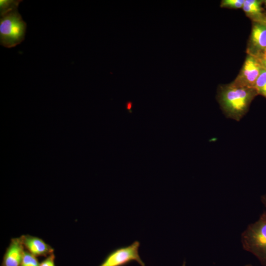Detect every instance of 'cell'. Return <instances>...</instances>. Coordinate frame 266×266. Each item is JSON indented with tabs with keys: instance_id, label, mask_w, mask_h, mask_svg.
I'll list each match as a JSON object with an SVG mask.
<instances>
[{
	"instance_id": "1",
	"label": "cell",
	"mask_w": 266,
	"mask_h": 266,
	"mask_svg": "<svg viewBox=\"0 0 266 266\" xmlns=\"http://www.w3.org/2000/svg\"><path fill=\"white\" fill-rule=\"evenodd\" d=\"M257 95L254 88L238 87L230 83L220 87L218 100L225 115L238 121L246 113Z\"/></svg>"
},
{
	"instance_id": "2",
	"label": "cell",
	"mask_w": 266,
	"mask_h": 266,
	"mask_svg": "<svg viewBox=\"0 0 266 266\" xmlns=\"http://www.w3.org/2000/svg\"><path fill=\"white\" fill-rule=\"evenodd\" d=\"M243 249L256 257L261 264L266 266V211L258 219L248 225L241 234Z\"/></svg>"
},
{
	"instance_id": "3",
	"label": "cell",
	"mask_w": 266,
	"mask_h": 266,
	"mask_svg": "<svg viewBox=\"0 0 266 266\" xmlns=\"http://www.w3.org/2000/svg\"><path fill=\"white\" fill-rule=\"evenodd\" d=\"M27 24L17 10L0 16V43L6 48H12L25 39Z\"/></svg>"
},
{
	"instance_id": "4",
	"label": "cell",
	"mask_w": 266,
	"mask_h": 266,
	"mask_svg": "<svg viewBox=\"0 0 266 266\" xmlns=\"http://www.w3.org/2000/svg\"><path fill=\"white\" fill-rule=\"evenodd\" d=\"M139 246L140 242L136 240L130 245L117 248L111 251L99 266H125L133 261L145 266L138 253Z\"/></svg>"
},
{
	"instance_id": "5",
	"label": "cell",
	"mask_w": 266,
	"mask_h": 266,
	"mask_svg": "<svg viewBox=\"0 0 266 266\" xmlns=\"http://www.w3.org/2000/svg\"><path fill=\"white\" fill-rule=\"evenodd\" d=\"M262 68L258 57L248 54L238 75L231 83L238 87L254 88Z\"/></svg>"
},
{
	"instance_id": "6",
	"label": "cell",
	"mask_w": 266,
	"mask_h": 266,
	"mask_svg": "<svg viewBox=\"0 0 266 266\" xmlns=\"http://www.w3.org/2000/svg\"><path fill=\"white\" fill-rule=\"evenodd\" d=\"M266 50V23L256 22L252 27L247 46L248 54L258 57Z\"/></svg>"
},
{
	"instance_id": "7",
	"label": "cell",
	"mask_w": 266,
	"mask_h": 266,
	"mask_svg": "<svg viewBox=\"0 0 266 266\" xmlns=\"http://www.w3.org/2000/svg\"><path fill=\"white\" fill-rule=\"evenodd\" d=\"M27 251L35 256H45L54 253V249L42 239L29 234L20 236Z\"/></svg>"
},
{
	"instance_id": "8",
	"label": "cell",
	"mask_w": 266,
	"mask_h": 266,
	"mask_svg": "<svg viewBox=\"0 0 266 266\" xmlns=\"http://www.w3.org/2000/svg\"><path fill=\"white\" fill-rule=\"evenodd\" d=\"M25 251L20 237L12 238L3 256V266H20Z\"/></svg>"
},
{
	"instance_id": "9",
	"label": "cell",
	"mask_w": 266,
	"mask_h": 266,
	"mask_svg": "<svg viewBox=\"0 0 266 266\" xmlns=\"http://www.w3.org/2000/svg\"><path fill=\"white\" fill-rule=\"evenodd\" d=\"M262 3L261 0H245L242 6L247 16L256 22H265L262 12Z\"/></svg>"
},
{
	"instance_id": "10",
	"label": "cell",
	"mask_w": 266,
	"mask_h": 266,
	"mask_svg": "<svg viewBox=\"0 0 266 266\" xmlns=\"http://www.w3.org/2000/svg\"><path fill=\"white\" fill-rule=\"evenodd\" d=\"M254 88L256 89L258 94H260L266 98V70L263 67L256 81Z\"/></svg>"
},
{
	"instance_id": "11",
	"label": "cell",
	"mask_w": 266,
	"mask_h": 266,
	"mask_svg": "<svg viewBox=\"0 0 266 266\" xmlns=\"http://www.w3.org/2000/svg\"><path fill=\"white\" fill-rule=\"evenodd\" d=\"M22 0H0V16L13 10H17Z\"/></svg>"
},
{
	"instance_id": "12",
	"label": "cell",
	"mask_w": 266,
	"mask_h": 266,
	"mask_svg": "<svg viewBox=\"0 0 266 266\" xmlns=\"http://www.w3.org/2000/svg\"><path fill=\"white\" fill-rule=\"evenodd\" d=\"M37 258L27 250H25L20 266H39Z\"/></svg>"
},
{
	"instance_id": "13",
	"label": "cell",
	"mask_w": 266,
	"mask_h": 266,
	"mask_svg": "<svg viewBox=\"0 0 266 266\" xmlns=\"http://www.w3.org/2000/svg\"><path fill=\"white\" fill-rule=\"evenodd\" d=\"M244 1L245 0H223L220 6L222 7L240 8H242Z\"/></svg>"
},
{
	"instance_id": "14",
	"label": "cell",
	"mask_w": 266,
	"mask_h": 266,
	"mask_svg": "<svg viewBox=\"0 0 266 266\" xmlns=\"http://www.w3.org/2000/svg\"><path fill=\"white\" fill-rule=\"evenodd\" d=\"M39 266H55L54 254L52 253L47 256L46 259L40 263Z\"/></svg>"
},
{
	"instance_id": "15",
	"label": "cell",
	"mask_w": 266,
	"mask_h": 266,
	"mask_svg": "<svg viewBox=\"0 0 266 266\" xmlns=\"http://www.w3.org/2000/svg\"><path fill=\"white\" fill-rule=\"evenodd\" d=\"M262 67L266 70V54H263L258 57Z\"/></svg>"
},
{
	"instance_id": "16",
	"label": "cell",
	"mask_w": 266,
	"mask_h": 266,
	"mask_svg": "<svg viewBox=\"0 0 266 266\" xmlns=\"http://www.w3.org/2000/svg\"><path fill=\"white\" fill-rule=\"evenodd\" d=\"M261 201L263 205L266 208V194L261 197Z\"/></svg>"
},
{
	"instance_id": "17",
	"label": "cell",
	"mask_w": 266,
	"mask_h": 266,
	"mask_svg": "<svg viewBox=\"0 0 266 266\" xmlns=\"http://www.w3.org/2000/svg\"><path fill=\"white\" fill-rule=\"evenodd\" d=\"M132 106V103L131 102H128L126 104L127 109L128 110L131 109V107Z\"/></svg>"
},
{
	"instance_id": "18",
	"label": "cell",
	"mask_w": 266,
	"mask_h": 266,
	"mask_svg": "<svg viewBox=\"0 0 266 266\" xmlns=\"http://www.w3.org/2000/svg\"><path fill=\"white\" fill-rule=\"evenodd\" d=\"M244 266H252V265H251V264H247V265H246Z\"/></svg>"
},
{
	"instance_id": "19",
	"label": "cell",
	"mask_w": 266,
	"mask_h": 266,
	"mask_svg": "<svg viewBox=\"0 0 266 266\" xmlns=\"http://www.w3.org/2000/svg\"><path fill=\"white\" fill-rule=\"evenodd\" d=\"M182 266H186V264H185V262H184L183 265H182Z\"/></svg>"
},
{
	"instance_id": "20",
	"label": "cell",
	"mask_w": 266,
	"mask_h": 266,
	"mask_svg": "<svg viewBox=\"0 0 266 266\" xmlns=\"http://www.w3.org/2000/svg\"><path fill=\"white\" fill-rule=\"evenodd\" d=\"M265 22H266V18H265Z\"/></svg>"
},
{
	"instance_id": "21",
	"label": "cell",
	"mask_w": 266,
	"mask_h": 266,
	"mask_svg": "<svg viewBox=\"0 0 266 266\" xmlns=\"http://www.w3.org/2000/svg\"><path fill=\"white\" fill-rule=\"evenodd\" d=\"M265 4L266 5V0L265 1Z\"/></svg>"
},
{
	"instance_id": "22",
	"label": "cell",
	"mask_w": 266,
	"mask_h": 266,
	"mask_svg": "<svg viewBox=\"0 0 266 266\" xmlns=\"http://www.w3.org/2000/svg\"><path fill=\"white\" fill-rule=\"evenodd\" d=\"M264 54H266V51H265Z\"/></svg>"
}]
</instances>
